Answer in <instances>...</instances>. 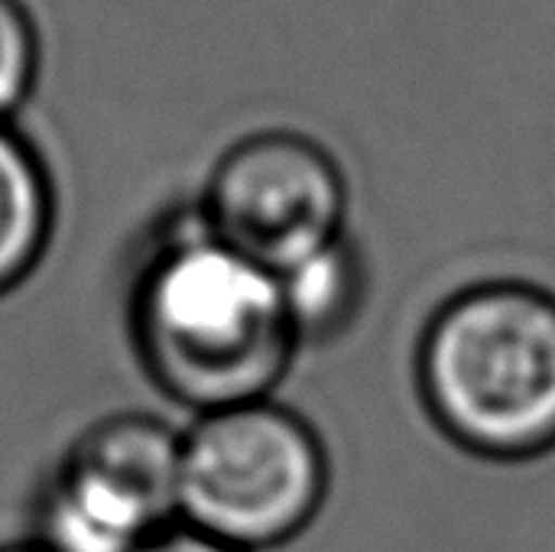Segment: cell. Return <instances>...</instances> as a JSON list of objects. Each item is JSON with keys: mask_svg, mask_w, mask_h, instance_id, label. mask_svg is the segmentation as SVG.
Listing matches in <instances>:
<instances>
[{"mask_svg": "<svg viewBox=\"0 0 555 552\" xmlns=\"http://www.w3.org/2000/svg\"><path fill=\"white\" fill-rule=\"evenodd\" d=\"M130 338L153 384L202 413L267 400L299 345L280 280L182 218L130 286Z\"/></svg>", "mask_w": 555, "mask_h": 552, "instance_id": "cell-1", "label": "cell"}, {"mask_svg": "<svg viewBox=\"0 0 555 552\" xmlns=\"http://www.w3.org/2000/svg\"><path fill=\"white\" fill-rule=\"evenodd\" d=\"M416 377L433 423L465 452L530 462L555 449V296L485 280L423 329Z\"/></svg>", "mask_w": 555, "mask_h": 552, "instance_id": "cell-2", "label": "cell"}, {"mask_svg": "<svg viewBox=\"0 0 555 552\" xmlns=\"http://www.w3.org/2000/svg\"><path fill=\"white\" fill-rule=\"evenodd\" d=\"M328 495V455L296 410L250 400L195 416L179 442V524L237 552L296 540Z\"/></svg>", "mask_w": 555, "mask_h": 552, "instance_id": "cell-3", "label": "cell"}, {"mask_svg": "<svg viewBox=\"0 0 555 552\" xmlns=\"http://www.w3.org/2000/svg\"><path fill=\"white\" fill-rule=\"evenodd\" d=\"M195 215L218 244L280 277L348 238V182L312 137L260 130L218 156Z\"/></svg>", "mask_w": 555, "mask_h": 552, "instance_id": "cell-4", "label": "cell"}, {"mask_svg": "<svg viewBox=\"0 0 555 552\" xmlns=\"http://www.w3.org/2000/svg\"><path fill=\"white\" fill-rule=\"evenodd\" d=\"M179 442L146 413L88 426L42 485L36 540L55 552H137L176 527Z\"/></svg>", "mask_w": 555, "mask_h": 552, "instance_id": "cell-5", "label": "cell"}, {"mask_svg": "<svg viewBox=\"0 0 555 552\" xmlns=\"http://www.w3.org/2000/svg\"><path fill=\"white\" fill-rule=\"evenodd\" d=\"M52 224L55 192L46 163L13 124H0V296L39 267Z\"/></svg>", "mask_w": 555, "mask_h": 552, "instance_id": "cell-6", "label": "cell"}, {"mask_svg": "<svg viewBox=\"0 0 555 552\" xmlns=\"http://www.w3.org/2000/svg\"><path fill=\"white\" fill-rule=\"evenodd\" d=\"M276 280L299 345L332 342L335 335L351 329L367 290L364 260L348 238L280 273Z\"/></svg>", "mask_w": 555, "mask_h": 552, "instance_id": "cell-7", "label": "cell"}, {"mask_svg": "<svg viewBox=\"0 0 555 552\" xmlns=\"http://www.w3.org/2000/svg\"><path fill=\"white\" fill-rule=\"evenodd\" d=\"M39 75V36L20 0H0V124L33 94Z\"/></svg>", "mask_w": 555, "mask_h": 552, "instance_id": "cell-8", "label": "cell"}, {"mask_svg": "<svg viewBox=\"0 0 555 552\" xmlns=\"http://www.w3.org/2000/svg\"><path fill=\"white\" fill-rule=\"evenodd\" d=\"M137 552H237V550H231V547H224V543H215V540H208V537H202V534H195V530H189V527L176 524V527H169L166 534H159V537H153L150 543H143Z\"/></svg>", "mask_w": 555, "mask_h": 552, "instance_id": "cell-9", "label": "cell"}, {"mask_svg": "<svg viewBox=\"0 0 555 552\" xmlns=\"http://www.w3.org/2000/svg\"><path fill=\"white\" fill-rule=\"evenodd\" d=\"M0 552H55L49 550L46 543H39V540H29V543H10V547H0Z\"/></svg>", "mask_w": 555, "mask_h": 552, "instance_id": "cell-10", "label": "cell"}]
</instances>
